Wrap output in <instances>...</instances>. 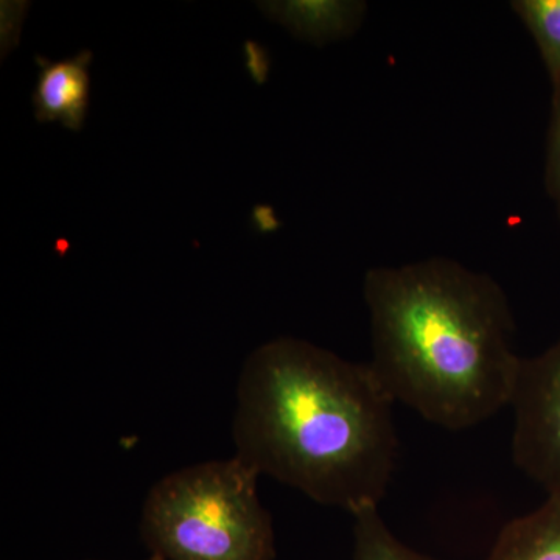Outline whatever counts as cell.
Masks as SVG:
<instances>
[{
    "label": "cell",
    "instance_id": "1",
    "mask_svg": "<svg viewBox=\"0 0 560 560\" xmlns=\"http://www.w3.org/2000/svg\"><path fill=\"white\" fill-rule=\"evenodd\" d=\"M394 404L370 363L278 338L243 364L235 456L323 506L378 508L399 459Z\"/></svg>",
    "mask_w": 560,
    "mask_h": 560
},
{
    "label": "cell",
    "instance_id": "2",
    "mask_svg": "<svg viewBox=\"0 0 560 560\" xmlns=\"http://www.w3.org/2000/svg\"><path fill=\"white\" fill-rule=\"evenodd\" d=\"M370 366L390 399L442 429L480 425L510 407L523 357L495 279L447 257L364 276Z\"/></svg>",
    "mask_w": 560,
    "mask_h": 560
},
{
    "label": "cell",
    "instance_id": "3",
    "mask_svg": "<svg viewBox=\"0 0 560 560\" xmlns=\"http://www.w3.org/2000/svg\"><path fill=\"white\" fill-rule=\"evenodd\" d=\"M260 475L238 456L184 467L162 478L143 501L140 534L164 560H275L270 512Z\"/></svg>",
    "mask_w": 560,
    "mask_h": 560
},
{
    "label": "cell",
    "instance_id": "4",
    "mask_svg": "<svg viewBox=\"0 0 560 560\" xmlns=\"http://www.w3.org/2000/svg\"><path fill=\"white\" fill-rule=\"evenodd\" d=\"M510 407L515 466L547 493L560 492V338L522 360Z\"/></svg>",
    "mask_w": 560,
    "mask_h": 560
},
{
    "label": "cell",
    "instance_id": "5",
    "mask_svg": "<svg viewBox=\"0 0 560 560\" xmlns=\"http://www.w3.org/2000/svg\"><path fill=\"white\" fill-rule=\"evenodd\" d=\"M92 60L90 50L60 61L36 57L39 72L32 95L36 120L60 121L70 131L83 130L90 109Z\"/></svg>",
    "mask_w": 560,
    "mask_h": 560
},
{
    "label": "cell",
    "instance_id": "6",
    "mask_svg": "<svg viewBox=\"0 0 560 560\" xmlns=\"http://www.w3.org/2000/svg\"><path fill=\"white\" fill-rule=\"evenodd\" d=\"M268 16L289 28L298 38L308 43L326 44L348 38L359 31L366 16L364 2L340 0H301V2H270L265 7Z\"/></svg>",
    "mask_w": 560,
    "mask_h": 560
},
{
    "label": "cell",
    "instance_id": "7",
    "mask_svg": "<svg viewBox=\"0 0 560 560\" xmlns=\"http://www.w3.org/2000/svg\"><path fill=\"white\" fill-rule=\"evenodd\" d=\"M488 560H560V492L536 511L508 523Z\"/></svg>",
    "mask_w": 560,
    "mask_h": 560
},
{
    "label": "cell",
    "instance_id": "8",
    "mask_svg": "<svg viewBox=\"0 0 560 560\" xmlns=\"http://www.w3.org/2000/svg\"><path fill=\"white\" fill-rule=\"evenodd\" d=\"M353 517V560H438L407 547L394 536L378 508H368Z\"/></svg>",
    "mask_w": 560,
    "mask_h": 560
},
{
    "label": "cell",
    "instance_id": "9",
    "mask_svg": "<svg viewBox=\"0 0 560 560\" xmlns=\"http://www.w3.org/2000/svg\"><path fill=\"white\" fill-rule=\"evenodd\" d=\"M536 40L552 84L560 81V0H515L511 3Z\"/></svg>",
    "mask_w": 560,
    "mask_h": 560
},
{
    "label": "cell",
    "instance_id": "10",
    "mask_svg": "<svg viewBox=\"0 0 560 560\" xmlns=\"http://www.w3.org/2000/svg\"><path fill=\"white\" fill-rule=\"evenodd\" d=\"M545 184L560 215V81L555 84L550 131H548Z\"/></svg>",
    "mask_w": 560,
    "mask_h": 560
},
{
    "label": "cell",
    "instance_id": "11",
    "mask_svg": "<svg viewBox=\"0 0 560 560\" xmlns=\"http://www.w3.org/2000/svg\"><path fill=\"white\" fill-rule=\"evenodd\" d=\"M147 560H164V559L158 558V556L150 555V558Z\"/></svg>",
    "mask_w": 560,
    "mask_h": 560
}]
</instances>
